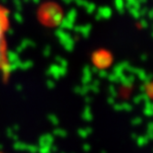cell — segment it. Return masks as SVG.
Returning <instances> with one entry per match:
<instances>
[{"instance_id": "6da1fadb", "label": "cell", "mask_w": 153, "mask_h": 153, "mask_svg": "<svg viewBox=\"0 0 153 153\" xmlns=\"http://www.w3.org/2000/svg\"><path fill=\"white\" fill-rule=\"evenodd\" d=\"M9 28V13L6 8L0 5V72L4 77L9 75L8 48L6 42V33Z\"/></svg>"}]
</instances>
